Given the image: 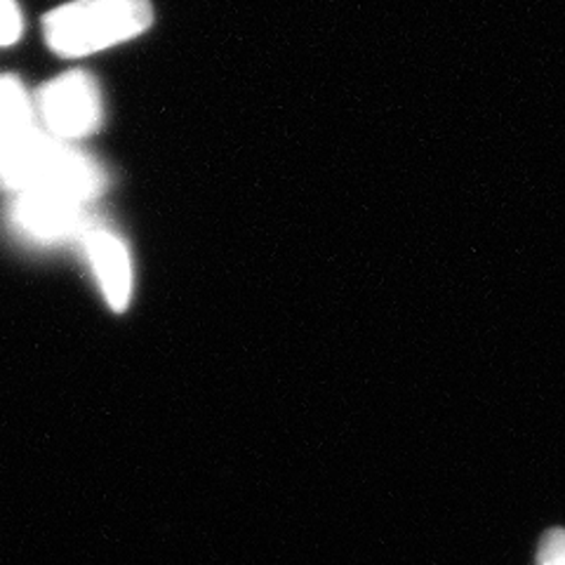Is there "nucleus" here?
Returning <instances> with one entry per match:
<instances>
[{
    "instance_id": "39448f33",
    "label": "nucleus",
    "mask_w": 565,
    "mask_h": 565,
    "mask_svg": "<svg viewBox=\"0 0 565 565\" xmlns=\"http://www.w3.org/2000/svg\"><path fill=\"white\" fill-rule=\"evenodd\" d=\"M39 132L33 95H29L17 76H0V189L3 191H8L17 163Z\"/></svg>"
},
{
    "instance_id": "f03ea898",
    "label": "nucleus",
    "mask_w": 565,
    "mask_h": 565,
    "mask_svg": "<svg viewBox=\"0 0 565 565\" xmlns=\"http://www.w3.org/2000/svg\"><path fill=\"white\" fill-rule=\"evenodd\" d=\"M39 126L66 145H76L99 132L104 122V97L99 83L83 68L43 83L33 95Z\"/></svg>"
},
{
    "instance_id": "20e7f679",
    "label": "nucleus",
    "mask_w": 565,
    "mask_h": 565,
    "mask_svg": "<svg viewBox=\"0 0 565 565\" xmlns=\"http://www.w3.org/2000/svg\"><path fill=\"white\" fill-rule=\"evenodd\" d=\"M81 247L104 295V302L116 313L126 311L135 290V269L128 243L111 228L99 224L83 238Z\"/></svg>"
},
{
    "instance_id": "7ed1b4c3",
    "label": "nucleus",
    "mask_w": 565,
    "mask_h": 565,
    "mask_svg": "<svg viewBox=\"0 0 565 565\" xmlns=\"http://www.w3.org/2000/svg\"><path fill=\"white\" fill-rule=\"evenodd\" d=\"M8 232L24 245L57 247L83 243L99 226L90 205H78L45 193H17L6 212Z\"/></svg>"
},
{
    "instance_id": "423d86ee",
    "label": "nucleus",
    "mask_w": 565,
    "mask_h": 565,
    "mask_svg": "<svg viewBox=\"0 0 565 565\" xmlns=\"http://www.w3.org/2000/svg\"><path fill=\"white\" fill-rule=\"evenodd\" d=\"M24 14L17 0H0V47H10L22 39Z\"/></svg>"
},
{
    "instance_id": "0eeeda50",
    "label": "nucleus",
    "mask_w": 565,
    "mask_h": 565,
    "mask_svg": "<svg viewBox=\"0 0 565 565\" xmlns=\"http://www.w3.org/2000/svg\"><path fill=\"white\" fill-rule=\"evenodd\" d=\"M537 565H565V530H552L544 537Z\"/></svg>"
},
{
    "instance_id": "f257e3e1",
    "label": "nucleus",
    "mask_w": 565,
    "mask_h": 565,
    "mask_svg": "<svg viewBox=\"0 0 565 565\" xmlns=\"http://www.w3.org/2000/svg\"><path fill=\"white\" fill-rule=\"evenodd\" d=\"M151 24V0H71L45 14L43 35L55 55L87 57L137 39Z\"/></svg>"
}]
</instances>
